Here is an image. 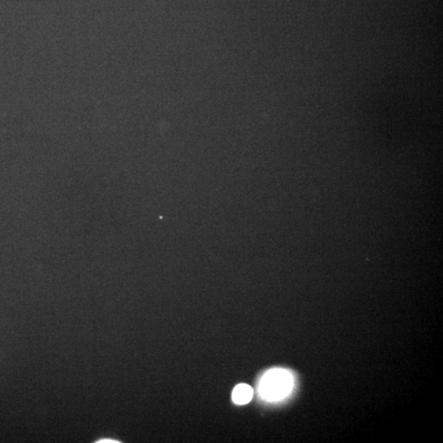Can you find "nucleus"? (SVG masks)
Masks as SVG:
<instances>
[{
	"instance_id": "nucleus-2",
	"label": "nucleus",
	"mask_w": 443,
	"mask_h": 443,
	"mask_svg": "<svg viewBox=\"0 0 443 443\" xmlns=\"http://www.w3.org/2000/svg\"><path fill=\"white\" fill-rule=\"evenodd\" d=\"M253 393V389L249 385H237L232 393V400L237 405H245L251 401Z\"/></svg>"
},
{
	"instance_id": "nucleus-1",
	"label": "nucleus",
	"mask_w": 443,
	"mask_h": 443,
	"mask_svg": "<svg viewBox=\"0 0 443 443\" xmlns=\"http://www.w3.org/2000/svg\"><path fill=\"white\" fill-rule=\"evenodd\" d=\"M292 376L283 369H272L263 376L260 383V393L270 401L279 400L290 393Z\"/></svg>"
},
{
	"instance_id": "nucleus-3",
	"label": "nucleus",
	"mask_w": 443,
	"mask_h": 443,
	"mask_svg": "<svg viewBox=\"0 0 443 443\" xmlns=\"http://www.w3.org/2000/svg\"><path fill=\"white\" fill-rule=\"evenodd\" d=\"M98 443H118L119 442H117V441H111V440H102L98 442Z\"/></svg>"
}]
</instances>
